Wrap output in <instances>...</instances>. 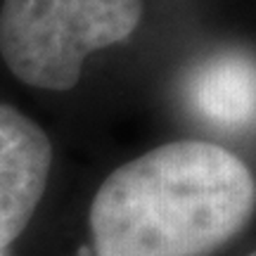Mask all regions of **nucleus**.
<instances>
[{
  "label": "nucleus",
  "instance_id": "5",
  "mask_svg": "<svg viewBox=\"0 0 256 256\" xmlns=\"http://www.w3.org/2000/svg\"><path fill=\"white\" fill-rule=\"evenodd\" d=\"M249 256H256V252H254V254H249Z\"/></svg>",
  "mask_w": 256,
  "mask_h": 256
},
{
  "label": "nucleus",
  "instance_id": "3",
  "mask_svg": "<svg viewBox=\"0 0 256 256\" xmlns=\"http://www.w3.org/2000/svg\"><path fill=\"white\" fill-rule=\"evenodd\" d=\"M52 145L36 121L0 104V249L24 232L46 192Z\"/></svg>",
  "mask_w": 256,
  "mask_h": 256
},
{
  "label": "nucleus",
  "instance_id": "1",
  "mask_svg": "<svg viewBox=\"0 0 256 256\" xmlns=\"http://www.w3.org/2000/svg\"><path fill=\"white\" fill-rule=\"evenodd\" d=\"M256 180L226 147L178 140L112 171L92 200L95 256H206L247 226Z\"/></svg>",
  "mask_w": 256,
  "mask_h": 256
},
{
  "label": "nucleus",
  "instance_id": "2",
  "mask_svg": "<svg viewBox=\"0 0 256 256\" xmlns=\"http://www.w3.org/2000/svg\"><path fill=\"white\" fill-rule=\"evenodd\" d=\"M140 17L142 0H5L0 55L22 83L69 90L86 57L126 40Z\"/></svg>",
  "mask_w": 256,
  "mask_h": 256
},
{
  "label": "nucleus",
  "instance_id": "4",
  "mask_svg": "<svg viewBox=\"0 0 256 256\" xmlns=\"http://www.w3.org/2000/svg\"><path fill=\"white\" fill-rule=\"evenodd\" d=\"M188 98L202 116L218 128L256 126V62L244 55H216L197 66Z\"/></svg>",
  "mask_w": 256,
  "mask_h": 256
}]
</instances>
